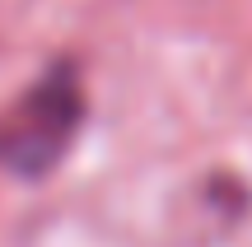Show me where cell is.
I'll return each instance as SVG.
<instances>
[{
  "label": "cell",
  "mask_w": 252,
  "mask_h": 247,
  "mask_svg": "<svg viewBox=\"0 0 252 247\" xmlns=\"http://www.w3.org/2000/svg\"><path fill=\"white\" fill-rule=\"evenodd\" d=\"M84 121H89L84 75L70 56H56L24 93L0 108V168L19 182L52 177L75 149Z\"/></svg>",
  "instance_id": "cell-1"
}]
</instances>
